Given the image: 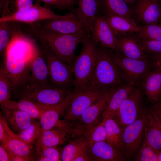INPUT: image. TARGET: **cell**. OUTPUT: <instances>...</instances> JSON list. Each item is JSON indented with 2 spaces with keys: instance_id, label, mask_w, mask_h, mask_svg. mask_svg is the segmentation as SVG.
I'll list each match as a JSON object with an SVG mask.
<instances>
[{
  "instance_id": "1",
  "label": "cell",
  "mask_w": 161,
  "mask_h": 161,
  "mask_svg": "<svg viewBox=\"0 0 161 161\" xmlns=\"http://www.w3.org/2000/svg\"><path fill=\"white\" fill-rule=\"evenodd\" d=\"M18 25L11 26V38L4 52L3 64L12 92L29 84L30 64L37 46L33 40L22 32Z\"/></svg>"
},
{
  "instance_id": "2",
  "label": "cell",
  "mask_w": 161,
  "mask_h": 161,
  "mask_svg": "<svg viewBox=\"0 0 161 161\" xmlns=\"http://www.w3.org/2000/svg\"><path fill=\"white\" fill-rule=\"evenodd\" d=\"M108 49L97 46L95 67L86 89L106 92L123 84V75Z\"/></svg>"
},
{
  "instance_id": "3",
  "label": "cell",
  "mask_w": 161,
  "mask_h": 161,
  "mask_svg": "<svg viewBox=\"0 0 161 161\" xmlns=\"http://www.w3.org/2000/svg\"><path fill=\"white\" fill-rule=\"evenodd\" d=\"M29 33L43 45L72 67L76 55L75 51L78 44L86 35V31L83 30L76 33L66 35L48 34L40 30L33 24H29Z\"/></svg>"
},
{
  "instance_id": "4",
  "label": "cell",
  "mask_w": 161,
  "mask_h": 161,
  "mask_svg": "<svg viewBox=\"0 0 161 161\" xmlns=\"http://www.w3.org/2000/svg\"><path fill=\"white\" fill-rule=\"evenodd\" d=\"M80 52L72 65L74 76L73 93L85 89L92 76L96 63L97 44L87 34L81 41Z\"/></svg>"
},
{
  "instance_id": "5",
  "label": "cell",
  "mask_w": 161,
  "mask_h": 161,
  "mask_svg": "<svg viewBox=\"0 0 161 161\" xmlns=\"http://www.w3.org/2000/svg\"><path fill=\"white\" fill-rule=\"evenodd\" d=\"M72 91L70 88H58L51 86H26L13 93L18 99L26 98L41 105L52 106L63 101Z\"/></svg>"
},
{
  "instance_id": "6",
  "label": "cell",
  "mask_w": 161,
  "mask_h": 161,
  "mask_svg": "<svg viewBox=\"0 0 161 161\" xmlns=\"http://www.w3.org/2000/svg\"><path fill=\"white\" fill-rule=\"evenodd\" d=\"M42 51L48 69L50 86L56 87H74V76L72 67L44 47Z\"/></svg>"
},
{
  "instance_id": "7",
  "label": "cell",
  "mask_w": 161,
  "mask_h": 161,
  "mask_svg": "<svg viewBox=\"0 0 161 161\" xmlns=\"http://www.w3.org/2000/svg\"><path fill=\"white\" fill-rule=\"evenodd\" d=\"M147 111L143 109L138 117L123 128L121 153L125 160L134 157L142 145Z\"/></svg>"
},
{
  "instance_id": "8",
  "label": "cell",
  "mask_w": 161,
  "mask_h": 161,
  "mask_svg": "<svg viewBox=\"0 0 161 161\" xmlns=\"http://www.w3.org/2000/svg\"><path fill=\"white\" fill-rule=\"evenodd\" d=\"M40 3L36 2L32 7L25 10L1 17L0 23L16 22L30 24L46 20L68 18L76 15L74 13L72 12L63 15H58L50 8L41 6Z\"/></svg>"
},
{
  "instance_id": "9",
  "label": "cell",
  "mask_w": 161,
  "mask_h": 161,
  "mask_svg": "<svg viewBox=\"0 0 161 161\" xmlns=\"http://www.w3.org/2000/svg\"><path fill=\"white\" fill-rule=\"evenodd\" d=\"M113 59L128 83L136 86L155 64L148 60L132 59L118 53H112Z\"/></svg>"
},
{
  "instance_id": "10",
  "label": "cell",
  "mask_w": 161,
  "mask_h": 161,
  "mask_svg": "<svg viewBox=\"0 0 161 161\" xmlns=\"http://www.w3.org/2000/svg\"><path fill=\"white\" fill-rule=\"evenodd\" d=\"M106 92L86 89L73 93L69 107L61 122L71 124L73 121L78 120L83 112Z\"/></svg>"
},
{
  "instance_id": "11",
  "label": "cell",
  "mask_w": 161,
  "mask_h": 161,
  "mask_svg": "<svg viewBox=\"0 0 161 161\" xmlns=\"http://www.w3.org/2000/svg\"><path fill=\"white\" fill-rule=\"evenodd\" d=\"M142 103V93L136 88L123 101L114 117L123 128L138 117L143 109Z\"/></svg>"
},
{
  "instance_id": "12",
  "label": "cell",
  "mask_w": 161,
  "mask_h": 161,
  "mask_svg": "<svg viewBox=\"0 0 161 161\" xmlns=\"http://www.w3.org/2000/svg\"><path fill=\"white\" fill-rule=\"evenodd\" d=\"M32 24L40 30L51 34H71L83 30L86 31L83 23L76 15L73 17L46 20Z\"/></svg>"
},
{
  "instance_id": "13",
  "label": "cell",
  "mask_w": 161,
  "mask_h": 161,
  "mask_svg": "<svg viewBox=\"0 0 161 161\" xmlns=\"http://www.w3.org/2000/svg\"><path fill=\"white\" fill-rule=\"evenodd\" d=\"M90 33L97 44L117 52V38L103 15H97L92 24Z\"/></svg>"
},
{
  "instance_id": "14",
  "label": "cell",
  "mask_w": 161,
  "mask_h": 161,
  "mask_svg": "<svg viewBox=\"0 0 161 161\" xmlns=\"http://www.w3.org/2000/svg\"><path fill=\"white\" fill-rule=\"evenodd\" d=\"M134 15L141 25L158 24L161 17L159 1L155 0H138Z\"/></svg>"
},
{
  "instance_id": "15",
  "label": "cell",
  "mask_w": 161,
  "mask_h": 161,
  "mask_svg": "<svg viewBox=\"0 0 161 161\" xmlns=\"http://www.w3.org/2000/svg\"><path fill=\"white\" fill-rule=\"evenodd\" d=\"M0 121L7 135V148L6 149L10 153L21 157L25 161L35 160V152L33 148L30 147L10 129L1 112Z\"/></svg>"
},
{
  "instance_id": "16",
  "label": "cell",
  "mask_w": 161,
  "mask_h": 161,
  "mask_svg": "<svg viewBox=\"0 0 161 161\" xmlns=\"http://www.w3.org/2000/svg\"><path fill=\"white\" fill-rule=\"evenodd\" d=\"M31 77L28 85L50 86L47 65L42 51L37 46L30 64Z\"/></svg>"
},
{
  "instance_id": "17",
  "label": "cell",
  "mask_w": 161,
  "mask_h": 161,
  "mask_svg": "<svg viewBox=\"0 0 161 161\" xmlns=\"http://www.w3.org/2000/svg\"><path fill=\"white\" fill-rule=\"evenodd\" d=\"M69 124L62 123L52 128L41 131L36 142L43 146L55 147L61 145L71 136L72 130Z\"/></svg>"
},
{
  "instance_id": "18",
  "label": "cell",
  "mask_w": 161,
  "mask_h": 161,
  "mask_svg": "<svg viewBox=\"0 0 161 161\" xmlns=\"http://www.w3.org/2000/svg\"><path fill=\"white\" fill-rule=\"evenodd\" d=\"M73 93L72 92L61 102L52 106L42 105L44 109L40 117V123L42 130L50 129L59 124L61 116L67 112L72 99Z\"/></svg>"
},
{
  "instance_id": "19",
  "label": "cell",
  "mask_w": 161,
  "mask_h": 161,
  "mask_svg": "<svg viewBox=\"0 0 161 161\" xmlns=\"http://www.w3.org/2000/svg\"><path fill=\"white\" fill-rule=\"evenodd\" d=\"M117 88L106 92L100 98L83 112L78 120L80 122L78 127L81 132L83 129L100 121V118L101 114Z\"/></svg>"
},
{
  "instance_id": "20",
  "label": "cell",
  "mask_w": 161,
  "mask_h": 161,
  "mask_svg": "<svg viewBox=\"0 0 161 161\" xmlns=\"http://www.w3.org/2000/svg\"><path fill=\"white\" fill-rule=\"evenodd\" d=\"M144 138L158 153L161 150V121L152 107L147 111Z\"/></svg>"
},
{
  "instance_id": "21",
  "label": "cell",
  "mask_w": 161,
  "mask_h": 161,
  "mask_svg": "<svg viewBox=\"0 0 161 161\" xmlns=\"http://www.w3.org/2000/svg\"><path fill=\"white\" fill-rule=\"evenodd\" d=\"M117 38V52L128 58L148 60L139 37L125 35Z\"/></svg>"
},
{
  "instance_id": "22",
  "label": "cell",
  "mask_w": 161,
  "mask_h": 161,
  "mask_svg": "<svg viewBox=\"0 0 161 161\" xmlns=\"http://www.w3.org/2000/svg\"><path fill=\"white\" fill-rule=\"evenodd\" d=\"M141 86L148 100L157 103L161 100V69L156 65L141 80Z\"/></svg>"
},
{
  "instance_id": "23",
  "label": "cell",
  "mask_w": 161,
  "mask_h": 161,
  "mask_svg": "<svg viewBox=\"0 0 161 161\" xmlns=\"http://www.w3.org/2000/svg\"><path fill=\"white\" fill-rule=\"evenodd\" d=\"M2 115L10 129L18 134L29 126L35 119L20 110L1 106Z\"/></svg>"
},
{
  "instance_id": "24",
  "label": "cell",
  "mask_w": 161,
  "mask_h": 161,
  "mask_svg": "<svg viewBox=\"0 0 161 161\" xmlns=\"http://www.w3.org/2000/svg\"><path fill=\"white\" fill-rule=\"evenodd\" d=\"M136 88L135 86L128 83L117 88L100 116L101 121L104 122L109 118L114 117L123 101Z\"/></svg>"
},
{
  "instance_id": "25",
  "label": "cell",
  "mask_w": 161,
  "mask_h": 161,
  "mask_svg": "<svg viewBox=\"0 0 161 161\" xmlns=\"http://www.w3.org/2000/svg\"><path fill=\"white\" fill-rule=\"evenodd\" d=\"M93 161H120L125 160L122 153L106 141L93 144L89 149Z\"/></svg>"
},
{
  "instance_id": "26",
  "label": "cell",
  "mask_w": 161,
  "mask_h": 161,
  "mask_svg": "<svg viewBox=\"0 0 161 161\" xmlns=\"http://www.w3.org/2000/svg\"><path fill=\"white\" fill-rule=\"evenodd\" d=\"M116 36L133 32L138 34L141 28L133 20L106 12L103 15Z\"/></svg>"
},
{
  "instance_id": "27",
  "label": "cell",
  "mask_w": 161,
  "mask_h": 161,
  "mask_svg": "<svg viewBox=\"0 0 161 161\" xmlns=\"http://www.w3.org/2000/svg\"><path fill=\"white\" fill-rule=\"evenodd\" d=\"M78 7L75 13L90 34L92 24L97 15L100 5L97 0H78Z\"/></svg>"
},
{
  "instance_id": "28",
  "label": "cell",
  "mask_w": 161,
  "mask_h": 161,
  "mask_svg": "<svg viewBox=\"0 0 161 161\" xmlns=\"http://www.w3.org/2000/svg\"><path fill=\"white\" fill-rule=\"evenodd\" d=\"M89 145L86 137L83 135L69 142L62 150L61 161H73L80 154L89 150Z\"/></svg>"
},
{
  "instance_id": "29",
  "label": "cell",
  "mask_w": 161,
  "mask_h": 161,
  "mask_svg": "<svg viewBox=\"0 0 161 161\" xmlns=\"http://www.w3.org/2000/svg\"><path fill=\"white\" fill-rule=\"evenodd\" d=\"M2 106L21 110L34 119H39L44 111L42 105L26 98H21L18 101L10 100Z\"/></svg>"
},
{
  "instance_id": "30",
  "label": "cell",
  "mask_w": 161,
  "mask_h": 161,
  "mask_svg": "<svg viewBox=\"0 0 161 161\" xmlns=\"http://www.w3.org/2000/svg\"><path fill=\"white\" fill-rule=\"evenodd\" d=\"M103 123L106 134V141L121 153L123 128L114 117L109 118Z\"/></svg>"
},
{
  "instance_id": "31",
  "label": "cell",
  "mask_w": 161,
  "mask_h": 161,
  "mask_svg": "<svg viewBox=\"0 0 161 161\" xmlns=\"http://www.w3.org/2000/svg\"><path fill=\"white\" fill-rule=\"evenodd\" d=\"M102 1L106 12L133 20V13L124 0Z\"/></svg>"
},
{
  "instance_id": "32",
  "label": "cell",
  "mask_w": 161,
  "mask_h": 161,
  "mask_svg": "<svg viewBox=\"0 0 161 161\" xmlns=\"http://www.w3.org/2000/svg\"><path fill=\"white\" fill-rule=\"evenodd\" d=\"M81 132L83 135L86 137L89 147L95 143L106 141V134L104 123L101 121L83 129Z\"/></svg>"
},
{
  "instance_id": "33",
  "label": "cell",
  "mask_w": 161,
  "mask_h": 161,
  "mask_svg": "<svg viewBox=\"0 0 161 161\" xmlns=\"http://www.w3.org/2000/svg\"><path fill=\"white\" fill-rule=\"evenodd\" d=\"M41 130L39 121L35 120L29 126L17 134L30 147L33 148Z\"/></svg>"
},
{
  "instance_id": "34",
  "label": "cell",
  "mask_w": 161,
  "mask_h": 161,
  "mask_svg": "<svg viewBox=\"0 0 161 161\" xmlns=\"http://www.w3.org/2000/svg\"><path fill=\"white\" fill-rule=\"evenodd\" d=\"M12 92L11 85L4 72L3 64L0 69V103L3 106L10 100Z\"/></svg>"
},
{
  "instance_id": "35",
  "label": "cell",
  "mask_w": 161,
  "mask_h": 161,
  "mask_svg": "<svg viewBox=\"0 0 161 161\" xmlns=\"http://www.w3.org/2000/svg\"><path fill=\"white\" fill-rule=\"evenodd\" d=\"M138 34L140 39L161 41V25L158 24L140 25Z\"/></svg>"
},
{
  "instance_id": "36",
  "label": "cell",
  "mask_w": 161,
  "mask_h": 161,
  "mask_svg": "<svg viewBox=\"0 0 161 161\" xmlns=\"http://www.w3.org/2000/svg\"><path fill=\"white\" fill-rule=\"evenodd\" d=\"M35 157H43L49 161H61V153L57 147H47L35 143Z\"/></svg>"
},
{
  "instance_id": "37",
  "label": "cell",
  "mask_w": 161,
  "mask_h": 161,
  "mask_svg": "<svg viewBox=\"0 0 161 161\" xmlns=\"http://www.w3.org/2000/svg\"><path fill=\"white\" fill-rule=\"evenodd\" d=\"M158 153L150 145L144 138L139 151L135 157L138 161H158Z\"/></svg>"
},
{
  "instance_id": "38",
  "label": "cell",
  "mask_w": 161,
  "mask_h": 161,
  "mask_svg": "<svg viewBox=\"0 0 161 161\" xmlns=\"http://www.w3.org/2000/svg\"><path fill=\"white\" fill-rule=\"evenodd\" d=\"M12 29L9 22L0 23V52L4 53L11 39Z\"/></svg>"
},
{
  "instance_id": "39",
  "label": "cell",
  "mask_w": 161,
  "mask_h": 161,
  "mask_svg": "<svg viewBox=\"0 0 161 161\" xmlns=\"http://www.w3.org/2000/svg\"><path fill=\"white\" fill-rule=\"evenodd\" d=\"M140 40L145 52L150 55L161 54V41L143 39Z\"/></svg>"
},
{
  "instance_id": "40",
  "label": "cell",
  "mask_w": 161,
  "mask_h": 161,
  "mask_svg": "<svg viewBox=\"0 0 161 161\" xmlns=\"http://www.w3.org/2000/svg\"><path fill=\"white\" fill-rule=\"evenodd\" d=\"M34 0H10V14L22 11L30 8L34 4Z\"/></svg>"
},
{
  "instance_id": "41",
  "label": "cell",
  "mask_w": 161,
  "mask_h": 161,
  "mask_svg": "<svg viewBox=\"0 0 161 161\" xmlns=\"http://www.w3.org/2000/svg\"><path fill=\"white\" fill-rule=\"evenodd\" d=\"M36 2H43L46 7L62 9L63 0H34Z\"/></svg>"
},
{
  "instance_id": "42",
  "label": "cell",
  "mask_w": 161,
  "mask_h": 161,
  "mask_svg": "<svg viewBox=\"0 0 161 161\" xmlns=\"http://www.w3.org/2000/svg\"><path fill=\"white\" fill-rule=\"evenodd\" d=\"M7 135L4 127L0 121V141L1 144L5 148H7Z\"/></svg>"
},
{
  "instance_id": "43",
  "label": "cell",
  "mask_w": 161,
  "mask_h": 161,
  "mask_svg": "<svg viewBox=\"0 0 161 161\" xmlns=\"http://www.w3.org/2000/svg\"><path fill=\"white\" fill-rule=\"evenodd\" d=\"M93 161L89 153V150L80 154L75 158L73 161Z\"/></svg>"
},
{
  "instance_id": "44",
  "label": "cell",
  "mask_w": 161,
  "mask_h": 161,
  "mask_svg": "<svg viewBox=\"0 0 161 161\" xmlns=\"http://www.w3.org/2000/svg\"><path fill=\"white\" fill-rule=\"evenodd\" d=\"M0 161H10L8 151L1 144L0 145Z\"/></svg>"
},
{
  "instance_id": "45",
  "label": "cell",
  "mask_w": 161,
  "mask_h": 161,
  "mask_svg": "<svg viewBox=\"0 0 161 161\" xmlns=\"http://www.w3.org/2000/svg\"><path fill=\"white\" fill-rule=\"evenodd\" d=\"M157 113L161 121V104L156 103L151 107Z\"/></svg>"
},
{
  "instance_id": "46",
  "label": "cell",
  "mask_w": 161,
  "mask_h": 161,
  "mask_svg": "<svg viewBox=\"0 0 161 161\" xmlns=\"http://www.w3.org/2000/svg\"><path fill=\"white\" fill-rule=\"evenodd\" d=\"M75 0H63L62 9H71Z\"/></svg>"
},
{
  "instance_id": "47",
  "label": "cell",
  "mask_w": 161,
  "mask_h": 161,
  "mask_svg": "<svg viewBox=\"0 0 161 161\" xmlns=\"http://www.w3.org/2000/svg\"><path fill=\"white\" fill-rule=\"evenodd\" d=\"M150 57L156 64L161 66V54L150 55Z\"/></svg>"
},
{
  "instance_id": "48",
  "label": "cell",
  "mask_w": 161,
  "mask_h": 161,
  "mask_svg": "<svg viewBox=\"0 0 161 161\" xmlns=\"http://www.w3.org/2000/svg\"><path fill=\"white\" fill-rule=\"evenodd\" d=\"M127 4H131L134 3L138 0H124Z\"/></svg>"
},
{
  "instance_id": "49",
  "label": "cell",
  "mask_w": 161,
  "mask_h": 161,
  "mask_svg": "<svg viewBox=\"0 0 161 161\" xmlns=\"http://www.w3.org/2000/svg\"><path fill=\"white\" fill-rule=\"evenodd\" d=\"M158 161H161V150L158 153Z\"/></svg>"
},
{
  "instance_id": "50",
  "label": "cell",
  "mask_w": 161,
  "mask_h": 161,
  "mask_svg": "<svg viewBox=\"0 0 161 161\" xmlns=\"http://www.w3.org/2000/svg\"><path fill=\"white\" fill-rule=\"evenodd\" d=\"M159 1L160 2V5L161 9V1ZM158 24L161 25V19H160V21L159 23Z\"/></svg>"
},
{
  "instance_id": "51",
  "label": "cell",
  "mask_w": 161,
  "mask_h": 161,
  "mask_svg": "<svg viewBox=\"0 0 161 161\" xmlns=\"http://www.w3.org/2000/svg\"><path fill=\"white\" fill-rule=\"evenodd\" d=\"M156 65L158 66L161 69V65H158V64H156Z\"/></svg>"
},
{
  "instance_id": "52",
  "label": "cell",
  "mask_w": 161,
  "mask_h": 161,
  "mask_svg": "<svg viewBox=\"0 0 161 161\" xmlns=\"http://www.w3.org/2000/svg\"><path fill=\"white\" fill-rule=\"evenodd\" d=\"M156 0V1H161V0Z\"/></svg>"
}]
</instances>
